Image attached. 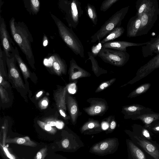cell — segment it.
Masks as SVG:
<instances>
[{"instance_id":"f1b7e54d","label":"cell","mask_w":159,"mask_h":159,"mask_svg":"<svg viewBox=\"0 0 159 159\" xmlns=\"http://www.w3.org/2000/svg\"><path fill=\"white\" fill-rule=\"evenodd\" d=\"M5 53L0 47V75L8 80V73Z\"/></svg>"},{"instance_id":"ffe728a7","label":"cell","mask_w":159,"mask_h":159,"mask_svg":"<svg viewBox=\"0 0 159 159\" xmlns=\"http://www.w3.org/2000/svg\"><path fill=\"white\" fill-rule=\"evenodd\" d=\"M137 140V144L151 157L155 159H159V149L149 140L137 136H134Z\"/></svg>"},{"instance_id":"836d02e7","label":"cell","mask_w":159,"mask_h":159,"mask_svg":"<svg viewBox=\"0 0 159 159\" xmlns=\"http://www.w3.org/2000/svg\"><path fill=\"white\" fill-rule=\"evenodd\" d=\"M37 122L39 125L43 129L52 134H54L57 131L55 128L52 127L45 122L38 120Z\"/></svg>"},{"instance_id":"1f68e13d","label":"cell","mask_w":159,"mask_h":159,"mask_svg":"<svg viewBox=\"0 0 159 159\" xmlns=\"http://www.w3.org/2000/svg\"><path fill=\"white\" fill-rule=\"evenodd\" d=\"M116 78H112L110 80L101 83L95 91V93L102 91L111 86L116 81Z\"/></svg>"},{"instance_id":"7402d4cb","label":"cell","mask_w":159,"mask_h":159,"mask_svg":"<svg viewBox=\"0 0 159 159\" xmlns=\"http://www.w3.org/2000/svg\"><path fill=\"white\" fill-rule=\"evenodd\" d=\"M159 48V34L156 37L151 38L148 43L142 46V52L144 57L152 56Z\"/></svg>"},{"instance_id":"b9f144b4","label":"cell","mask_w":159,"mask_h":159,"mask_svg":"<svg viewBox=\"0 0 159 159\" xmlns=\"http://www.w3.org/2000/svg\"><path fill=\"white\" fill-rule=\"evenodd\" d=\"M141 133L142 135L144 137V138L148 140H151L152 138L148 131L147 129L145 128H143Z\"/></svg>"},{"instance_id":"ee69618b","label":"cell","mask_w":159,"mask_h":159,"mask_svg":"<svg viewBox=\"0 0 159 159\" xmlns=\"http://www.w3.org/2000/svg\"><path fill=\"white\" fill-rule=\"evenodd\" d=\"M64 125V123L60 121H57L56 126L59 129H62Z\"/></svg>"},{"instance_id":"60d3db41","label":"cell","mask_w":159,"mask_h":159,"mask_svg":"<svg viewBox=\"0 0 159 159\" xmlns=\"http://www.w3.org/2000/svg\"><path fill=\"white\" fill-rule=\"evenodd\" d=\"M47 149L46 148L42 149L37 153L35 158L37 159H44L47 155Z\"/></svg>"},{"instance_id":"3957f363","label":"cell","mask_w":159,"mask_h":159,"mask_svg":"<svg viewBox=\"0 0 159 159\" xmlns=\"http://www.w3.org/2000/svg\"><path fill=\"white\" fill-rule=\"evenodd\" d=\"M129 6L122 8L113 15L91 37V43L100 41L115 28L120 26L122 20L127 13Z\"/></svg>"},{"instance_id":"7a4b0ae2","label":"cell","mask_w":159,"mask_h":159,"mask_svg":"<svg viewBox=\"0 0 159 159\" xmlns=\"http://www.w3.org/2000/svg\"><path fill=\"white\" fill-rule=\"evenodd\" d=\"M59 34L66 45L77 55L84 57V49L81 41L72 30L55 18Z\"/></svg>"},{"instance_id":"d590c367","label":"cell","mask_w":159,"mask_h":159,"mask_svg":"<svg viewBox=\"0 0 159 159\" xmlns=\"http://www.w3.org/2000/svg\"><path fill=\"white\" fill-rule=\"evenodd\" d=\"M32 10L35 13H37L39 10L40 2L39 0H30Z\"/></svg>"},{"instance_id":"ba28073f","label":"cell","mask_w":159,"mask_h":159,"mask_svg":"<svg viewBox=\"0 0 159 159\" xmlns=\"http://www.w3.org/2000/svg\"><path fill=\"white\" fill-rule=\"evenodd\" d=\"M43 63L49 73L61 76L66 75L67 65L65 60L57 54H54L44 59Z\"/></svg>"},{"instance_id":"8fae6325","label":"cell","mask_w":159,"mask_h":159,"mask_svg":"<svg viewBox=\"0 0 159 159\" xmlns=\"http://www.w3.org/2000/svg\"><path fill=\"white\" fill-rule=\"evenodd\" d=\"M12 54L15 58L22 74L24 81L27 88L29 86V79L34 84L38 81V78L36 74L30 70L20 55L18 49L16 46L14 48Z\"/></svg>"},{"instance_id":"f6af8a7d","label":"cell","mask_w":159,"mask_h":159,"mask_svg":"<svg viewBox=\"0 0 159 159\" xmlns=\"http://www.w3.org/2000/svg\"><path fill=\"white\" fill-rule=\"evenodd\" d=\"M56 121H55V120H53V119L52 120H48L46 121V123L52 126H54L56 125Z\"/></svg>"},{"instance_id":"e0dca14e","label":"cell","mask_w":159,"mask_h":159,"mask_svg":"<svg viewBox=\"0 0 159 159\" xmlns=\"http://www.w3.org/2000/svg\"><path fill=\"white\" fill-rule=\"evenodd\" d=\"M80 133L84 135H91L99 134L103 131L102 124L98 120L89 118L80 127Z\"/></svg>"},{"instance_id":"603a6c76","label":"cell","mask_w":159,"mask_h":159,"mask_svg":"<svg viewBox=\"0 0 159 159\" xmlns=\"http://www.w3.org/2000/svg\"><path fill=\"white\" fill-rule=\"evenodd\" d=\"M141 24V16L135 15L129 20L127 25V36L129 37L137 36Z\"/></svg>"},{"instance_id":"277c9868","label":"cell","mask_w":159,"mask_h":159,"mask_svg":"<svg viewBox=\"0 0 159 159\" xmlns=\"http://www.w3.org/2000/svg\"><path fill=\"white\" fill-rule=\"evenodd\" d=\"M98 56L105 62L117 67L124 66L130 57L126 51L103 48H102Z\"/></svg>"},{"instance_id":"d6986e66","label":"cell","mask_w":159,"mask_h":159,"mask_svg":"<svg viewBox=\"0 0 159 159\" xmlns=\"http://www.w3.org/2000/svg\"><path fill=\"white\" fill-rule=\"evenodd\" d=\"M68 84L65 86L57 85V88L54 91V97L57 107L66 113V95L68 92Z\"/></svg>"},{"instance_id":"5b68a950","label":"cell","mask_w":159,"mask_h":159,"mask_svg":"<svg viewBox=\"0 0 159 159\" xmlns=\"http://www.w3.org/2000/svg\"><path fill=\"white\" fill-rule=\"evenodd\" d=\"M6 57L8 81L13 87L16 89L17 90H25L26 87L20 72L17 66V62L15 58L12 54L10 57L6 56Z\"/></svg>"},{"instance_id":"9c48e42d","label":"cell","mask_w":159,"mask_h":159,"mask_svg":"<svg viewBox=\"0 0 159 159\" xmlns=\"http://www.w3.org/2000/svg\"><path fill=\"white\" fill-rule=\"evenodd\" d=\"M86 101L89 104V106L83 108V109L89 116H102L108 110V104L104 98H90Z\"/></svg>"},{"instance_id":"d4e9b609","label":"cell","mask_w":159,"mask_h":159,"mask_svg":"<svg viewBox=\"0 0 159 159\" xmlns=\"http://www.w3.org/2000/svg\"><path fill=\"white\" fill-rule=\"evenodd\" d=\"M131 119L141 120L144 124V127L148 128L153 122L159 120V113L151 112L135 116Z\"/></svg>"},{"instance_id":"52a82bcc","label":"cell","mask_w":159,"mask_h":159,"mask_svg":"<svg viewBox=\"0 0 159 159\" xmlns=\"http://www.w3.org/2000/svg\"><path fill=\"white\" fill-rule=\"evenodd\" d=\"M66 2V19L69 26L76 28L83 14L81 2L79 0H70Z\"/></svg>"},{"instance_id":"6da1fadb","label":"cell","mask_w":159,"mask_h":159,"mask_svg":"<svg viewBox=\"0 0 159 159\" xmlns=\"http://www.w3.org/2000/svg\"><path fill=\"white\" fill-rule=\"evenodd\" d=\"M10 28L14 41L24 54L30 66L35 70V61L32 47L33 39L30 33L25 26L16 25L13 18L10 21Z\"/></svg>"},{"instance_id":"d6a6232c","label":"cell","mask_w":159,"mask_h":159,"mask_svg":"<svg viewBox=\"0 0 159 159\" xmlns=\"http://www.w3.org/2000/svg\"><path fill=\"white\" fill-rule=\"evenodd\" d=\"M116 126V122L114 116H110L109 126L106 130L105 133L108 134L112 132Z\"/></svg>"},{"instance_id":"cb8c5ba5","label":"cell","mask_w":159,"mask_h":159,"mask_svg":"<svg viewBox=\"0 0 159 159\" xmlns=\"http://www.w3.org/2000/svg\"><path fill=\"white\" fill-rule=\"evenodd\" d=\"M129 159H146L143 152L132 141L129 139H126Z\"/></svg>"},{"instance_id":"f35d334b","label":"cell","mask_w":159,"mask_h":159,"mask_svg":"<svg viewBox=\"0 0 159 159\" xmlns=\"http://www.w3.org/2000/svg\"><path fill=\"white\" fill-rule=\"evenodd\" d=\"M0 93L2 100L7 101L8 99V94L7 91L1 85H0Z\"/></svg>"},{"instance_id":"8d00e7d4","label":"cell","mask_w":159,"mask_h":159,"mask_svg":"<svg viewBox=\"0 0 159 159\" xmlns=\"http://www.w3.org/2000/svg\"><path fill=\"white\" fill-rule=\"evenodd\" d=\"M98 42V44L95 45V46H93L91 48V52L95 57L98 56L102 48V44L100 43V41Z\"/></svg>"},{"instance_id":"5bb4252c","label":"cell","mask_w":159,"mask_h":159,"mask_svg":"<svg viewBox=\"0 0 159 159\" xmlns=\"http://www.w3.org/2000/svg\"><path fill=\"white\" fill-rule=\"evenodd\" d=\"M68 74L69 81L70 82L77 81L80 78L91 76L89 72L79 66L73 58L70 61Z\"/></svg>"},{"instance_id":"74e56055","label":"cell","mask_w":159,"mask_h":159,"mask_svg":"<svg viewBox=\"0 0 159 159\" xmlns=\"http://www.w3.org/2000/svg\"><path fill=\"white\" fill-rule=\"evenodd\" d=\"M8 80L4 78L0 75V85H2L6 90L11 87V85Z\"/></svg>"},{"instance_id":"2e32d148","label":"cell","mask_w":159,"mask_h":159,"mask_svg":"<svg viewBox=\"0 0 159 159\" xmlns=\"http://www.w3.org/2000/svg\"><path fill=\"white\" fill-rule=\"evenodd\" d=\"M151 109L138 104H133L122 106L121 111L125 119H131L134 117L151 112Z\"/></svg>"},{"instance_id":"4fadbf2b","label":"cell","mask_w":159,"mask_h":159,"mask_svg":"<svg viewBox=\"0 0 159 159\" xmlns=\"http://www.w3.org/2000/svg\"><path fill=\"white\" fill-rule=\"evenodd\" d=\"M0 39L1 45L6 56L10 57L15 46L12 39L7 31L5 22L1 21L0 25Z\"/></svg>"},{"instance_id":"484cf974","label":"cell","mask_w":159,"mask_h":159,"mask_svg":"<svg viewBox=\"0 0 159 159\" xmlns=\"http://www.w3.org/2000/svg\"><path fill=\"white\" fill-rule=\"evenodd\" d=\"M88 54L89 58L85 61L88 60H90L92 64V70L95 75L98 77L102 74H107L108 72L107 70L99 66L97 60L95 58V57L92 53L89 51L88 52Z\"/></svg>"},{"instance_id":"7bdbcfd3","label":"cell","mask_w":159,"mask_h":159,"mask_svg":"<svg viewBox=\"0 0 159 159\" xmlns=\"http://www.w3.org/2000/svg\"><path fill=\"white\" fill-rule=\"evenodd\" d=\"M44 99L42 100L40 105V107L42 109L46 108L48 105V103L47 100L46 99V98H44Z\"/></svg>"},{"instance_id":"83f0119b","label":"cell","mask_w":159,"mask_h":159,"mask_svg":"<svg viewBox=\"0 0 159 159\" xmlns=\"http://www.w3.org/2000/svg\"><path fill=\"white\" fill-rule=\"evenodd\" d=\"M6 143H14L31 147H35L37 144L30 140V138L26 136L22 138L16 137L13 139H7L5 140Z\"/></svg>"},{"instance_id":"f546056e","label":"cell","mask_w":159,"mask_h":159,"mask_svg":"<svg viewBox=\"0 0 159 159\" xmlns=\"http://www.w3.org/2000/svg\"><path fill=\"white\" fill-rule=\"evenodd\" d=\"M151 86V84L150 83L143 84L131 92L128 96L127 97L132 98L144 93L148 90Z\"/></svg>"},{"instance_id":"7c38bea8","label":"cell","mask_w":159,"mask_h":159,"mask_svg":"<svg viewBox=\"0 0 159 159\" xmlns=\"http://www.w3.org/2000/svg\"><path fill=\"white\" fill-rule=\"evenodd\" d=\"M159 11L146 12L141 16L140 26L137 36L147 34L157 20Z\"/></svg>"},{"instance_id":"ab89813d","label":"cell","mask_w":159,"mask_h":159,"mask_svg":"<svg viewBox=\"0 0 159 159\" xmlns=\"http://www.w3.org/2000/svg\"><path fill=\"white\" fill-rule=\"evenodd\" d=\"M157 123L154 122L152 123L155 125L152 124L149 128V129L156 133H159V120H157Z\"/></svg>"},{"instance_id":"e575fe53","label":"cell","mask_w":159,"mask_h":159,"mask_svg":"<svg viewBox=\"0 0 159 159\" xmlns=\"http://www.w3.org/2000/svg\"><path fill=\"white\" fill-rule=\"evenodd\" d=\"M119 0H105L102 3L100 8L101 11L105 12Z\"/></svg>"},{"instance_id":"bcb514c9","label":"cell","mask_w":159,"mask_h":159,"mask_svg":"<svg viewBox=\"0 0 159 159\" xmlns=\"http://www.w3.org/2000/svg\"><path fill=\"white\" fill-rule=\"evenodd\" d=\"M3 149L4 151L6 152L8 157L10 158L9 157H10V158H11V157L12 158H13V157H12L10 155V153H9L8 150L5 147H3Z\"/></svg>"},{"instance_id":"4316f807","label":"cell","mask_w":159,"mask_h":159,"mask_svg":"<svg viewBox=\"0 0 159 159\" xmlns=\"http://www.w3.org/2000/svg\"><path fill=\"white\" fill-rule=\"evenodd\" d=\"M125 29L122 26L115 28L100 41L102 44L106 42L112 41L121 36L124 33Z\"/></svg>"},{"instance_id":"30bf717a","label":"cell","mask_w":159,"mask_h":159,"mask_svg":"<svg viewBox=\"0 0 159 159\" xmlns=\"http://www.w3.org/2000/svg\"><path fill=\"white\" fill-rule=\"evenodd\" d=\"M159 68V53L138 70L135 76L128 83L121 86L132 84L147 76L155 70Z\"/></svg>"},{"instance_id":"8992f818","label":"cell","mask_w":159,"mask_h":159,"mask_svg":"<svg viewBox=\"0 0 159 159\" xmlns=\"http://www.w3.org/2000/svg\"><path fill=\"white\" fill-rule=\"evenodd\" d=\"M119 145L117 138H108L93 144L89 152L99 156H105L115 153L118 150Z\"/></svg>"},{"instance_id":"9a60e30c","label":"cell","mask_w":159,"mask_h":159,"mask_svg":"<svg viewBox=\"0 0 159 159\" xmlns=\"http://www.w3.org/2000/svg\"><path fill=\"white\" fill-rule=\"evenodd\" d=\"M66 102L71 123L75 125L78 117L82 112L80 111L78 103L76 98L67 92L66 95Z\"/></svg>"},{"instance_id":"ac0fdd59","label":"cell","mask_w":159,"mask_h":159,"mask_svg":"<svg viewBox=\"0 0 159 159\" xmlns=\"http://www.w3.org/2000/svg\"><path fill=\"white\" fill-rule=\"evenodd\" d=\"M136 15L141 16L144 12L159 11L157 0H137L136 2Z\"/></svg>"},{"instance_id":"4dcf8cb0","label":"cell","mask_w":159,"mask_h":159,"mask_svg":"<svg viewBox=\"0 0 159 159\" xmlns=\"http://www.w3.org/2000/svg\"><path fill=\"white\" fill-rule=\"evenodd\" d=\"M85 10L87 16L93 23L95 25H97L98 17L95 7L89 3H88L85 7Z\"/></svg>"},{"instance_id":"7dc6e473","label":"cell","mask_w":159,"mask_h":159,"mask_svg":"<svg viewBox=\"0 0 159 159\" xmlns=\"http://www.w3.org/2000/svg\"><path fill=\"white\" fill-rule=\"evenodd\" d=\"M43 93V91H41L39 92L36 95V97H39Z\"/></svg>"},{"instance_id":"44dd1931","label":"cell","mask_w":159,"mask_h":159,"mask_svg":"<svg viewBox=\"0 0 159 159\" xmlns=\"http://www.w3.org/2000/svg\"><path fill=\"white\" fill-rule=\"evenodd\" d=\"M148 43H136L126 41H115L106 42L102 44V48H107L122 51H126L127 48L132 46H142Z\"/></svg>"}]
</instances>
